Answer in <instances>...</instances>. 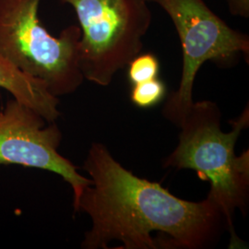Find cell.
<instances>
[{
    "mask_svg": "<svg viewBox=\"0 0 249 249\" xmlns=\"http://www.w3.org/2000/svg\"><path fill=\"white\" fill-rule=\"evenodd\" d=\"M0 88L13 99L34 109L47 122H55L60 116L59 98L49 92L45 83L20 71L0 55Z\"/></svg>",
    "mask_w": 249,
    "mask_h": 249,
    "instance_id": "cell-7",
    "label": "cell"
},
{
    "mask_svg": "<svg viewBox=\"0 0 249 249\" xmlns=\"http://www.w3.org/2000/svg\"><path fill=\"white\" fill-rule=\"evenodd\" d=\"M166 93L163 81L155 78L141 83L133 84L130 99L136 107L150 108L160 103Z\"/></svg>",
    "mask_w": 249,
    "mask_h": 249,
    "instance_id": "cell-8",
    "label": "cell"
},
{
    "mask_svg": "<svg viewBox=\"0 0 249 249\" xmlns=\"http://www.w3.org/2000/svg\"><path fill=\"white\" fill-rule=\"evenodd\" d=\"M41 1L0 0V55L59 98L85 80L80 67L81 33L79 25H71L58 36L49 34L39 18Z\"/></svg>",
    "mask_w": 249,
    "mask_h": 249,
    "instance_id": "cell-3",
    "label": "cell"
},
{
    "mask_svg": "<svg viewBox=\"0 0 249 249\" xmlns=\"http://www.w3.org/2000/svg\"><path fill=\"white\" fill-rule=\"evenodd\" d=\"M127 66V76L132 85L158 78L160 64L153 53H139Z\"/></svg>",
    "mask_w": 249,
    "mask_h": 249,
    "instance_id": "cell-9",
    "label": "cell"
},
{
    "mask_svg": "<svg viewBox=\"0 0 249 249\" xmlns=\"http://www.w3.org/2000/svg\"><path fill=\"white\" fill-rule=\"evenodd\" d=\"M62 133L55 122H47L34 109L9 100L0 110V165L16 164L46 170L68 182L73 189V204L91 180L58 152Z\"/></svg>",
    "mask_w": 249,
    "mask_h": 249,
    "instance_id": "cell-6",
    "label": "cell"
},
{
    "mask_svg": "<svg viewBox=\"0 0 249 249\" xmlns=\"http://www.w3.org/2000/svg\"><path fill=\"white\" fill-rule=\"evenodd\" d=\"M167 13L182 47L183 66L178 89L172 92L162 115L179 126L193 106V87L203 64H231L249 55V36L229 26L204 0H148Z\"/></svg>",
    "mask_w": 249,
    "mask_h": 249,
    "instance_id": "cell-5",
    "label": "cell"
},
{
    "mask_svg": "<svg viewBox=\"0 0 249 249\" xmlns=\"http://www.w3.org/2000/svg\"><path fill=\"white\" fill-rule=\"evenodd\" d=\"M91 180L77 202L91 221L81 248L106 249L112 241L121 249H158L151 235H164L166 249H201L216 243L227 228L222 210L211 196L188 201L156 182L135 176L111 155L106 145H90L83 164Z\"/></svg>",
    "mask_w": 249,
    "mask_h": 249,
    "instance_id": "cell-1",
    "label": "cell"
},
{
    "mask_svg": "<svg viewBox=\"0 0 249 249\" xmlns=\"http://www.w3.org/2000/svg\"><path fill=\"white\" fill-rule=\"evenodd\" d=\"M228 10L232 16L248 18L249 17V0H226Z\"/></svg>",
    "mask_w": 249,
    "mask_h": 249,
    "instance_id": "cell-10",
    "label": "cell"
},
{
    "mask_svg": "<svg viewBox=\"0 0 249 249\" xmlns=\"http://www.w3.org/2000/svg\"><path fill=\"white\" fill-rule=\"evenodd\" d=\"M75 11L85 80L107 87L142 53L152 13L148 0H58Z\"/></svg>",
    "mask_w": 249,
    "mask_h": 249,
    "instance_id": "cell-4",
    "label": "cell"
},
{
    "mask_svg": "<svg viewBox=\"0 0 249 249\" xmlns=\"http://www.w3.org/2000/svg\"><path fill=\"white\" fill-rule=\"evenodd\" d=\"M222 114L211 101L194 103L179 125L178 146L163 161V167L196 171L198 178L211 183L208 196L222 210L231 232V246H239L232 217L236 209H247L249 188V151L235 155L234 147L249 124V107L236 120L231 131L221 129Z\"/></svg>",
    "mask_w": 249,
    "mask_h": 249,
    "instance_id": "cell-2",
    "label": "cell"
}]
</instances>
